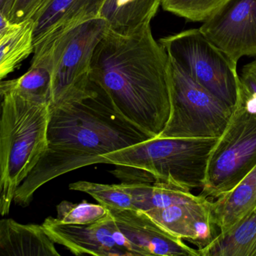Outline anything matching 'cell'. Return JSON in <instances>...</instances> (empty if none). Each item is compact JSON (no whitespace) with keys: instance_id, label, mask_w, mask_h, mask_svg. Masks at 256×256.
<instances>
[{"instance_id":"6da1fadb","label":"cell","mask_w":256,"mask_h":256,"mask_svg":"<svg viewBox=\"0 0 256 256\" xmlns=\"http://www.w3.org/2000/svg\"><path fill=\"white\" fill-rule=\"evenodd\" d=\"M91 82L151 138L164 130L170 114L169 58L150 23L126 32L109 29L96 48Z\"/></svg>"},{"instance_id":"7a4b0ae2","label":"cell","mask_w":256,"mask_h":256,"mask_svg":"<svg viewBox=\"0 0 256 256\" xmlns=\"http://www.w3.org/2000/svg\"><path fill=\"white\" fill-rule=\"evenodd\" d=\"M94 85L92 95L50 106L47 149L16 190L17 204L28 206L40 187L61 175L103 163L102 156L151 138L125 119Z\"/></svg>"},{"instance_id":"3957f363","label":"cell","mask_w":256,"mask_h":256,"mask_svg":"<svg viewBox=\"0 0 256 256\" xmlns=\"http://www.w3.org/2000/svg\"><path fill=\"white\" fill-rule=\"evenodd\" d=\"M0 214L7 215L16 190L48 146L50 104L0 92Z\"/></svg>"},{"instance_id":"277c9868","label":"cell","mask_w":256,"mask_h":256,"mask_svg":"<svg viewBox=\"0 0 256 256\" xmlns=\"http://www.w3.org/2000/svg\"><path fill=\"white\" fill-rule=\"evenodd\" d=\"M217 140L156 137L100 157L103 163L140 169L156 181L190 191L203 187L208 158Z\"/></svg>"},{"instance_id":"5b68a950","label":"cell","mask_w":256,"mask_h":256,"mask_svg":"<svg viewBox=\"0 0 256 256\" xmlns=\"http://www.w3.org/2000/svg\"><path fill=\"white\" fill-rule=\"evenodd\" d=\"M110 29L103 18L88 20L58 37L41 52L32 64L42 62L52 73L50 106L78 101L92 95V58L102 38Z\"/></svg>"},{"instance_id":"8992f818","label":"cell","mask_w":256,"mask_h":256,"mask_svg":"<svg viewBox=\"0 0 256 256\" xmlns=\"http://www.w3.org/2000/svg\"><path fill=\"white\" fill-rule=\"evenodd\" d=\"M256 166V112L242 94L230 120L211 150L199 196L218 198L232 191Z\"/></svg>"},{"instance_id":"52a82bcc","label":"cell","mask_w":256,"mask_h":256,"mask_svg":"<svg viewBox=\"0 0 256 256\" xmlns=\"http://www.w3.org/2000/svg\"><path fill=\"white\" fill-rule=\"evenodd\" d=\"M158 42L181 70L234 109L242 90L238 64L210 42L199 28L160 38Z\"/></svg>"},{"instance_id":"ba28073f","label":"cell","mask_w":256,"mask_h":256,"mask_svg":"<svg viewBox=\"0 0 256 256\" xmlns=\"http://www.w3.org/2000/svg\"><path fill=\"white\" fill-rule=\"evenodd\" d=\"M170 114L160 138H218L234 109L169 59Z\"/></svg>"},{"instance_id":"9c48e42d","label":"cell","mask_w":256,"mask_h":256,"mask_svg":"<svg viewBox=\"0 0 256 256\" xmlns=\"http://www.w3.org/2000/svg\"><path fill=\"white\" fill-rule=\"evenodd\" d=\"M199 30L236 64L244 56H256V0H227Z\"/></svg>"},{"instance_id":"30bf717a","label":"cell","mask_w":256,"mask_h":256,"mask_svg":"<svg viewBox=\"0 0 256 256\" xmlns=\"http://www.w3.org/2000/svg\"><path fill=\"white\" fill-rule=\"evenodd\" d=\"M42 226L55 244L64 246L77 256H134L131 244L120 230L110 212L92 224H65L50 216Z\"/></svg>"},{"instance_id":"8fae6325","label":"cell","mask_w":256,"mask_h":256,"mask_svg":"<svg viewBox=\"0 0 256 256\" xmlns=\"http://www.w3.org/2000/svg\"><path fill=\"white\" fill-rule=\"evenodd\" d=\"M109 211L131 244L134 256H199L197 250L163 228L144 211L137 209Z\"/></svg>"},{"instance_id":"7c38bea8","label":"cell","mask_w":256,"mask_h":256,"mask_svg":"<svg viewBox=\"0 0 256 256\" xmlns=\"http://www.w3.org/2000/svg\"><path fill=\"white\" fill-rule=\"evenodd\" d=\"M107 0H42L34 20V54L74 26L101 17Z\"/></svg>"},{"instance_id":"4fadbf2b","label":"cell","mask_w":256,"mask_h":256,"mask_svg":"<svg viewBox=\"0 0 256 256\" xmlns=\"http://www.w3.org/2000/svg\"><path fill=\"white\" fill-rule=\"evenodd\" d=\"M210 199L150 210L146 214L172 234L188 241L197 250L208 246L217 234L211 217Z\"/></svg>"},{"instance_id":"5bb4252c","label":"cell","mask_w":256,"mask_h":256,"mask_svg":"<svg viewBox=\"0 0 256 256\" xmlns=\"http://www.w3.org/2000/svg\"><path fill=\"white\" fill-rule=\"evenodd\" d=\"M42 226L0 221V256H60Z\"/></svg>"},{"instance_id":"9a60e30c","label":"cell","mask_w":256,"mask_h":256,"mask_svg":"<svg viewBox=\"0 0 256 256\" xmlns=\"http://www.w3.org/2000/svg\"><path fill=\"white\" fill-rule=\"evenodd\" d=\"M210 206L212 222L220 233H226L256 210V166L232 191L211 200Z\"/></svg>"},{"instance_id":"2e32d148","label":"cell","mask_w":256,"mask_h":256,"mask_svg":"<svg viewBox=\"0 0 256 256\" xmlns=\"http://www.w3.org/2000/svg\"><path fill=\"white\" fill-rule=\"evenodd\" d=\"M121 184L132 197L134 208L144 212L196 202L204 198L194 196L190 190L158 181L124 182Z\"/></svg>"},{"instance_id":"e0dca14e","label":"cell","mask_w":256,"mask_h":256,"mask_svg":"<svg viewBox=\"0 0 256 256\" xmlns=\"http://www.w3.org/2000/svg\"><path fill=\"white\" fill-rule=\"evenodd\" d=\"M199 256H256V210L226 233H220Z\"/></svg>"},{"instance_id":"ac0fdd59","label":"cell","mask_w":256,"mask_h":256,"mask_svg":"<svg viewBox=\"0 0 256 256\" xmlns=\"http://www.w3.org/2000/svg\"><path fill=\"white\" fill-rule=\"evenodd\" d=\"M163 0H107L101 13L110 30L126 32L150 23Z\"/></svg>"},{"instance_id":"d6986e66","label":"cell","mask_w":256,"mask_h":256,"mask_svg":"<svg viewBox=\"0 0 256 256\" xmlns=\"http://www.w3.org/2000/svg\"><path fill=\"white\" fill-rule=\"evenodd\" d=\"M34 20L16 23L14 28L0 36V78L12 73L31 54H34Z\"/></svg>"},{"instance_id":"ffe728a7","label":"cell","mask_w":256,"mask_h":256,"mask_svg":"<svg viewBox=\"0 0 256 256\" xmlns=\"http://www.w3.org/2000/svg\"><path fill=\"white\" fill-rule=\"evenodd\" d=\"M11 92L38 102H52V73L46 64H31L23 76L14 80H2L0 92Z\"/></svg>"},{"instance_id":"44dd1931","label":"cell","mask_w":256,"mask_h":256,"mask_svg":"<svg viewBox=\"0 0 256 256\" xmlns=\"http://www.w3.org/2000/svg\"><path fill=\"white\" fill-rule=\"evenodd\" d=\"M73 191L90 194L108 210L136 209L132 197L122 184H102L80 180L70 184Z\"/></svg>"},{"instance_id":"7402d4cb","label":"cell","mask_w":256,"mask_h":256,"mask_svg":"<svg viewBox=\"0 0 256 256\" xmlns=\"http://www.w3.org/2000/svg\"><path fill=\"white\" fill-rule=\"evenodd\" d=\"M56 218L70 224H90L97 222L109 215V210L103 205L82 202L74 204L67 200L56 206Z\"/></svg>"},{"instance_id":"603a6c76","label":"cell","mask_w":256,"mask_h":256,"mask_svg":"<svg viewBox=\"0 0 256 256\" xmlns=\"http://www.w3.org/2000/svg\"><path fill=\"white\" fill-rule=\"evenodd\" d=\"M227 0H163L164 11L187 20L203 22Z\"/></svg>"},{"instance_id":"cb8c5ba5","label":"cell","mask_w":256,"mask_h":256,"mask_svg":"<svg viewBox=\"0 0 256 256\" xmlns=\"http://www.w3.org/2000/svg\"><path fill=\"white\" fill-rule=\"evenodd\" d=\"M239 74L242 95L248 107L256 112V59L244 66Z\"/></svg>"},{"instance_id":"d4e9b609","label":"cell","mask_w":256,"mask_h":256,"mask_svg":"<svg viewBox=\"0 0 256 256\" xmlns=\"http://www.w3.org/2000/svg\"><path fill=\"white\" fill-rule=\"evenodd\" d=\"M42 0H18L11 14V22L20 23L35 14Z\"/></svg>"},{"instance_id":"484cf974","label":"cell","mask_w":256,"mask_h":256,"mask_svg":"<svg viewBox=\"0 0 256 256\" xmlns=\"http://www.w3.org/2000/svg\"><path fill=\"white\" fill-rule=\"evenodd\" d=\"M17 1L18 0H0V14L5 16L10 20L12 12Z\"/></svg>"}]
</instances>
